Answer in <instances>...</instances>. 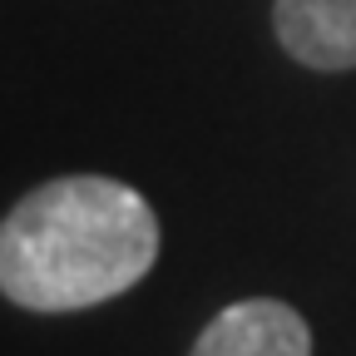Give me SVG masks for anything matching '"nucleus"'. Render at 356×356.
<instances>
[{"mask_svg": "<svg viewBox=\"0 0 356 356\" xmlns=\"http://www.w3.org/2000/svg\"><path fill=\"white\" fill-rule=\"evenodd\" d=\"M159 262V218L139 188L65 173L0 222V292L25 312H84L124 297Z\"/></svg>", "mask_w": 356, "mask_h": 356, "instance_id": "nucleus-1", "label": "nucleus"}, {"mask_svg": "<svg viewBox=\"0 0 356 356\" xmlns=\"http://www.w3.org/2000/svg\"><path fill=\"white\" fill-rule=\"evenodd\" d=\"M188 356H312V327L277 297H243L198 332Z\"/></svg>", "mask_w": 356, "mask_h": 356, "instance_id": "nucleus-2", "label": "nucleus"}, {"mask_svg": "<svg viewBox=\"0 0 356 356\" xmlns=\"http://www.w3.org/2000/svg\"><path fill=\"white\" fill-rule=\"evenodd\" d=\"M273 30L282 50L307 70H356V0H277Z\"/></svg>", "mask_w": 356, "mask_h": 356, "instance_id": "nucleus-3", "label": "nucleus"}]
</instances>
